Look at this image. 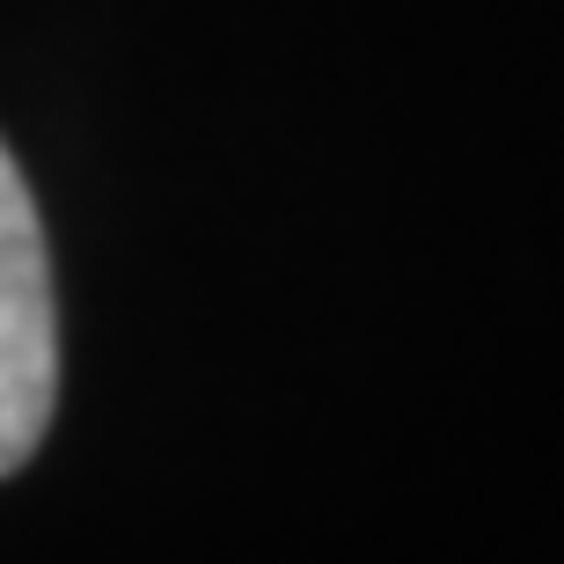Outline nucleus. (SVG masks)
Here are the masks:
<instances>
[{
    "label": "nucleus",
    "mask_w": 564,
    "mask_h": 564,
    "mask_svg": "<svg viewBox=\"0 0 564 564\" xmlns=\"http://www.w3.org/2000/svg\"><path fill=\"white\" fill-rule=\"evenodd\" d=\"M59 403V315H52V264L15 154L0 147V477L37 455Z\"/></svg>",
    "instance_id": "1"
}]
</instances>
